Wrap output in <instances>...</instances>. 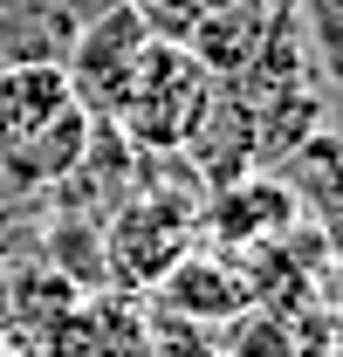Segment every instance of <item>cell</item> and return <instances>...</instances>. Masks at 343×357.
I'll use <instances>...</instances> for the list:
<instances>
[{
    "instance_id": "cell-6",
    "label": "cell",
    "mask_w": 343,
    "mask_h": 357,
    "mask_svg": "<svg viewBox=\"0 0 343 357\" xmlns=\"http://www.w3.org/2000/svg\"><path fill=\"white\" fill-rule=\"evenodd\" d=\"M289 7H296L302 35H309V55H316L330 96L343 103V0H289Z\"/></svg>"
},
{
    "instance_id": "cell-8",
    "label": "cell",
    "mask_w": 343,
    "mask_h": 357,
    "mask_svg": "<svg viewBox=\"0 0 343 357\" xmlns=\"http://www.w3.org/2000/svg\"><path fill=\"white\" fill-rule=\"evenodd\" d=\"M275 7H289V0H275Z\"/></svg>"
},
{
    "instance_id": "cell-2",
    "label": "cell",
    "mask_w": 343,
    "mask_h": 357,
    "mask_svg": "<svg viewBox=\"0 0 343 357\" xmlns=\"http://www.w3.org/2000/svg\"><path fill=\"white\" fill-rule=\"evenodd\" d=\"M206 89H213V76L185 48L151 35V48L124 76V89H117V103H110L103 124L124 137L130 151H178L185 131H192V117H199V103H206Z\"/></svg>"
},
{
    "instance_id": "cell-3",
    "label": "cell",
    "mask_w": 343,
    "mask_h": 357,
    "mask_svg": "<svg viewBox=\"0 0 343 357\" xmlns=\"http://www.w3.org/2000/svg\"><path fill=\"white\" fill-rule=\"evenodd\" d=\"M178 158H185V172L199 178L206 192L213 185H234V178L261 172V144H254V110H247V96L234 83L206 89V103H199V117H192V131L178 144Z\"/></svg>"
},
{
    "instance_id": "cell-4",
    "label": "cell",
    "mask_w": 343,
    "mask_h": 357,
    "mask_svg": "<svg viewBox=\"0 0 343 357\" xmlns=\"http://www.w3.org/2000/svg\"><path fill=\"white\" fill-rule=\"evenodd\" d=\"M289 220H296V199H289V185L275 172H247V178H234V185H213V206H206V227H213L234 255L289 234Z\"/></svg>"
},
{
    "instance_id": "cell-1",
    "label": "cell",
    "mask_w": 343,
    "mask_h": 357,
    "mask_svg": "<svg viewBox=\"0 0 343 357\" xmlns=\"http://www.w3.org/2000/svg\"><path fill=\"white\" fill-rule=\"evenodd\" d=\"M96 117L62 76V62L0 69V185L14 199H42L83 165Z\"/></svg>"
},
{
    "instance_id": "cell-5",
    "label": "cell",
    "mask_w": 343,
    "mask_h": 357,
    "mask_svg": "<svg viewBox=\"0 0 343 357\" xmlns=\"http://www.w3.org/2000/svg\"><path fill=\"white\" fill-rule=\"evenodd\" d=\"M158 289L178 316H199V323L247 310V282H241V268H227V255H178L158 275Z\"/></svg>"
},
{
    "instance_id": "cell-9",
    "label": "cell",
    "mask_w": 343,
    "mask_h": 357,
    "mask_svg": "<svg viewBox=\"0 0 343 357\" xmlns=\"http://www.w3.org/2000/svg\"><path fill=\"white\" fill-rule=\"evenodd\" d=\"M130 7H144V0H130Z\"/></svg>"
},
{
    "instance_id": "cell-7",
    "label": "cell",
    "mask_w": 343,
    "mask_h": 357,
    "mask_svg": "<svg viewBox=\"0 0 343 357\" xmlns=\"http://www.w3.org/2000/svg\"><path fill=\"white\" fill-rule=\"evenodd\" d=\"M330 344H337V357H343V310H337V330H330Z\"/></svg>"
}]
</instances>
